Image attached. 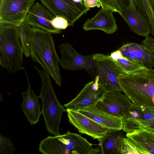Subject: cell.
<instances>
[{
	"mask_svg": "<svg viewBox=\"0 0 154 154\" xmlns=\"http://www.w3.org/2000/svg\"><path fill=\"white\" fill-rule=\"evenodd\" d=\"M138 154L139 152L135 146L128 137H122L119 151V154Z\"/></svg>",
	"mask_w": 154,
	"mask_h": 154,
	"instance_id": "27",
	"label": "cell"
},
{
	"mask_svg": "<svg viewBox=\"0 0 154 154\" xmlns=\"http://www.w3.org/2000/svg\"><path fill=\"white\" fill-rule=\"evenodd\" d=\"M35 68L39 73L42 81L39 96L42 103L41 110L48 133L54 136L60 134L59 126L62 114L66 111L65 107L59 101L52 85L50 75L36 66Z\"/></svg>",
	"mask_w": 154,
	"mask_h": 154,
	"instance_id": "4",
	"label": "cell"
},
{
	"mask_svg": "<svg viewBox=\"0 0 154 154\" xmlns=\"http://www.w3.org/2000/svg\"><path fill=\"white\" fill-rule=\"evenodd\" d=\"M61 58L59 63L63 69L70 71L84 69L94 80L97 76L96 62L92 55H82L77 52L72 45L63 43L59 46Z\"/></svg>",
	"mask_w": 154,
	"mask_h": 154,
	"instance_id": "5",
	"label": "cell"
},
{
	"mask_svg": "<svg viewBox=\"0 0 154 154\" xmlns=\"http://www.w3.org/2000/svg\"><path fill=\"white\" fill-rule=\"evenodd\" d=\"M31 26L25 20L19 26V36L22 46L23 54L27 58L30 57V47L32 38Z\"/></svg>",
	"mask_w": 154,
	"mask_h": 154,
	"instance_id": "23",
	"label": "cell"
},
{
	"mask_svg": "<svg viewBox=\"0 0 154 154\" xmlns=\"http://www.w3.org/2000/svg\"><path fill=\"white\" fill-rule=\"evenodd\" d=\"M18 26L0 23V65L10 73L23 69V50Z\"/></svg>",
	"mask_w": 154,
	"mask_h": 154,
	"instance_id": "3",
	"label": "cell"
},
{
	"mask_svg": "<svg viewBox=\"0 0 154 154\" xmlns=\"http://www.w3.org/2000/svg\"><path fill=\"white\" fill-rule=\"evenodd\" d=\"M24 72L28 80V86L27 91L21 93L23 98L21 108L24 116L30 124L34 125L39 121L42 114L41 106L39 102L40 97L35 94L31 89L28 77L25 70Z\"/></svg>",
	"mask_w": 154,
	"mask_h": 154,
	"instance_id": "18",
	"label": "cell"
},
{
	"mask_svg": "<svg viewBox=\"0 0 154 154\" xmlns=\"http://www.w3.org/2000/svg\"><path fill=\"white\" fill-rule=\"evenodd\" d=\"M109 55L125 73H137L148 69L140 63L123 57L119 50L111 53Z\"/></svg>",
	"mask_w": 154,
	"mask_h": 154,
	"instance_id": "21",
	"label": "cell"
},
{
	"mask_svg": "<svg viewBox=\"0 0 154 154\" xmlns=\"http://www.w3.org/2000/svg\"><path fill=\"white\" fill-rule=\"evenodd\" d=\"M94 145L80 134L69 130L58 135L54 142L55 148L59 154H86Z\"/></svg>",
	"mask_w": 154,
	"mask_h": 154,
	"instance_id": "9",
	"label": "cell"
},
{
	"mask_svg": "<svg viewBox=\"0 0 154 154\" xmlns=\"http://www.w3.org/2000/svg\"><path fill=\"white\" fill-rule=\"evenodd\" d=\"M35 0H0V23L19 26Z\"/></svg>",
	"mask_w": 154,
	"mask_h": 154,
	"instance_id": "7",
	"label": "cell"
},
{
	"mask_svg": "<svg viewBox=\"0 0 154 154\" xmlns=\"http://www.w3.org/2000/svg\"><path fill=\"white\" fill-rule=\"evenodd\" d=\"M85 6L88 8L99 7L100 5L97 0H83Z\"/></svg>",
	"mask_w": 154,
	"mask_h": 154,
	"instance_id": "31",
	"label": "cell"
},
{
	"mask_svg": "<svg viewBox=\"0 0 154 154\" xmlns=\"http://www.w3.org/2000/svg\"><path fill=\"white\" fill-rule=\"evenodd\" d=\"M137 8L147 18L154 36V0H132Z\"/></svg>",
	"mask_w": 154,
	"mask_h": 154,
	"instance_id": "24",
	"label": "cell"
},
{
	"mask_svg": "<svg viewBox=\"0 0 154 154\" xmlns=\"http://www.w3.org/2000/svg\"><path fill=\"white\" fill-rule=\"evenodd\" d=\"M123 118L150 120L154 119V107L134 105Z\"/></svg>",
	"mask_w": 154,
	"mask_h": 154,
	"instance_id": "25",
	"label": "cell"
},
{
	"mask_svg": "<svg viewBox=\"0 0 154 154\" xmlns=\"http://www.w3.org/2000/svg\"><path fill=\"white\" fill-rule=\"evenodd\" d=\"M55 17L42 3L37 2L29 11L25 20L32 27L41 28L52 34H60L61 30L55 28L51 23Z\"/></svg>",
	"mask_w": 154,
	"mask_h": 154,
	"instance_id": "13",
	"label": "cell"
},
{
	"mask_svg": "<svg viewBox=\"0 0 154 154\" xmlns=\"http://www.w3.org/2000/svg\"><path fill=\"white\" fill-rule=\"evenodd\" d=\"M102 8L110 9L119 14L134 3L132 0H97Z\"/></svg>",
	"mask_w": 154,
	"mask_h": 154,
	"instance_id": "26",
	"label": "cell"
},
{
	"mask_svg": "<svg viewBox=\"0 0 154 154\" xmlns=\"http://www.w3.org/2000/svg\"><path fill=\"white\" fill-rule=\"evenodd\" d=\"M134 105L125 95L119 91H109L95 105L109 114L122 118Z\"/></svg>",
	"mask_w": 154,
	"mask_h": 154,
	"instance_id": "10",
	"label": "cell"
},
{
	"mask_svg": "<svg viewBox=\"0 0 154 154\" xmlns=\"http://www.w3.org/2000/svg\"><path fill=\"white\" fill-rule=\"evenodd\" d=\"M128 138L140 154H154V132L142 129L127 133Z\"/></svg>",
	"mask_w": 154,
	"mask_h": 154,
	"instance_id": "19",
	"label": "cell"
},
{
	"mask_svg": "<svg viewBox=\"0 0 154 154\" xmlns=\"http://www.w3.org/2000/svg\"><path fill=\"white\" fill-rule=\"evenodd\" d=\"M32 29L30 56L60 87L62 79L58 66L60 58L56 51L52 33L39 28L32 27Z\"/></svg>",
	"mask_w": 154,
	"mask_h": 154,
	"instance_id": "1",
	"label": "cell"
},
{
	"mask_svg": "<svg viewBox=\"0 0 154 154\" xmlns=\"http://www.w3.org/2000/svg\"><path fill=\"white\" fill-rule=\"evenodd\" d=\"M96 62L97 75L100 84L106 91L122 92L118 77L124 73L110 55L101 53L92 54Z\"/></svg>",
	"mask_w": 154,
	"mask_h": 154,
	"instance_id": "6",
	"label": "cell"
},
{
	"mask_svg": "<svg viewBox=\"0 0 154 154\" xmlns=\"http://www.w3.org/2000/svg\"><path fill=\"white\" fill-rule=\"evenodd\" d=\"M42 3L55 16L66 19L69 26L74 23L90 9L84 4L78 3L73 0H40Z\"/></svg>",
	"mask_w": 154,
	"mask_h": 154,
	"instance_id": "8",
	"label": "cell"
},
{
	"mask_svg": "<svg viewBox=\"0 0 154 154\" xmlns=\"http://www.w3.org/2000/svg\"><path fill=\"white\" fill-rule=\"evenodd\" d=\"M92 119L109 130H122V118L117 117L102 110L95 105L82 107L74 110Z\"/></svg>",
	"mask_w": 154,
	"mask_h": 154,
	"instance_id": "14",
	"label": "cell"
},
{
	"mask_svg": "<svg viewBox=\"0 0 154 154\" xmlns=\"http://www.w3.org/2000/svg\"><path fill=\"white\" fill-rule=\"evenodd\" d=\"M129 26L131 30L137 35L146 37L151 33L147 18L136 8L134 3L119 14Z\"/></svg>",
	"mask_w": 154,
	"mask_h": 154,
	"instance_id": "16",
	"label": "cell"
},
{
	"mask_svg": "<svg viewBox=\"0 0 154 154\" xmlns=\"http://www.w3.org/2000/svg\"><path fill=\"white\" fill-rule=\"evenodd\" d=\"M122 130H109L99 141L101 154H119Z\"/></svg>",
	"mask_w": 154,
	"mask_h": 154,
	"instance_id": "20",
	"label": "cell"
},
{
	"mask_svg": "<svg viewBox=\"0 0 154 154\" xmlns=\"http://www.w3.org/2000/svg\"><path fill=\"white\" fill-rule=\"evenodd\" d=\"M123 128L125 132H130L142 129L154 132V119L150 120L133 118H123Z\"/></svg>",
	"mask_w": 154,
	"mask_h": 154,
	"instance_id": "22",
	"label": "cell"
},
{
	"mask_svg": "<svg viewBox=\"0 0 154 154\" xmlns=\"http://www.w3.org/2000/svg\"><path fill=\"white\" fill-rule=\"evenodd\" d=\"M16 150L12 141L8 137L0 134V154H13Z\"/></svg>",
	"mask_w": 154,
	"mask_h": 154,
	"instance_id": "28",
	"label": "cell"
},
{
	"mask_svg": "<svg viewBox=\"0 0 154 154\" xmlns=\"http://www.w3.org/2000/svg\"><path fill=\"white\" fill-rule=\"evenodd\" d=\"M52 25L56 29L62 30L66 29L69 26L68 20L60 16L55 17L51 21Z\"/></svg>",
	"mask_w": 154,
	"mask_h": 154,
	"instance_id": "29",
	"label": "cell"
},
{
	"mask_svg": "<svg viewBox=\"0 0 154 154\" xmlns=\"http://www.w3.org/2000/svg\"><path fill=\"white\" fill-rule=\"evenodd\" d=\"M118 50L123 57L140 63L148 69L154 66V52L143 44L128 43Z\"/></svg>",
	"mask_w": 154,
	"mask_h": 154,
	"instance_id": "17",
	"label": "cell"
},
{
	"mask_svg": "<svg viewBox=\"0 0 154 154\" xmlns=\"http://www.w3.org/2000/svg\"><path fill=\"white\" fill-rule=\"evenodd\" d=\"M113 12L110 9L102 8L94 17L88 19L82 26L83 29L85 31L98 29L107 34H113L118 29Z\"/></svg>",
	"mask_w": 154,
	"mask_h": 154,
	"instance_id": "15",
	"label": "cell"
},
{
	"mask_svg": "<svg viewBox=\"0 0 154 154\" xmlns=\"http://www.w3.org/2000/svg\"><path fill=\"white\" fill-rule=\"evenodd\" d=\"M101 154V147L98 146L95 148L92 147L87 152L86 154Z\"/></svg>",
	"mask_w": 154,
	"mask_h": 154,
	"instance_id": "32",
	"label": "cell"
},
{
	"mask_svg": "<svg viewBox=\"0 0 154 154\" xmlns=\"http://www.w3.org/2000/svg\"><path fill=\"white\" fill-rule=\"evenodd\" d=\"M98 75L95 79L85 84L76 97L63 106L67 109L75 110L91 105H96L106 92L99 82Z\"/></svg>",
	"mask_w": 154,
	"mask_h": 154,
	"instance_id": "11",
	"label": "cell"
},
{
	"mask_svg": "<svg viewBox=\"0 0 154 154\" xmlns=\"http://www.w3.org/2000/svg\"><path fill=\"white\" fill-rule=\"evenodd\" d=\"M123 92L135 105L154 107V69L137 73H123L118 77Z\"/></svg>",
	"mask_w": 154,
	"mask_h": 154,
	"instance_id": "2",
	"label": "cell"
},
{
	"mask_svg": "<svg viewBox=\"0 0 154 154\" xmlns=\"http://www.w3.org/2000/svg\"><path fill=\"white\" fill-rule=\"evenodd\" d=\"M66 109L69 122L81 134L99 141L108 132V129L84 115L74 110Z\"/></svg>",
	"mask_w": 154,
	"mask_h": 154,
	"instance_id": "12",
	"label": "cell"
},
{
	"mask_svg": "<svg viewBox=\"0 0 154 154\" xmlns=\"http://www.w3.org/2000/svg\"><path fill=\"white\" fill-rule=\"evenodd\" d=\"M145 37L142 41V44L154 52V39L148 35Z\"/></svg>",
	"mask_w": 154,
	"mask_h": 154,
	"instance_id": "30",
	"label": "cell"
}]
</instances>
